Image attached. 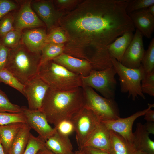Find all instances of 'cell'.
Returning a JSON list of instances; mask_svg holds the SVG:
<instances>
[{"instance_id": "1", "label": "cell", "mask_w": 154, "mask_h": 154, "mask_svg": "<svg viewBox=\"0 0 154 154\" xmlns=\"http://www.w3.org/2000/svg\"><path fill=\"white\" fill-rule=\"evenodd\" d=\"M60 19L67 41L64 53L101 68L110 65L108 47L126 32L135 31L126 11L129 0H85Z\"/></svg>"}, {"instance_id": "2", "label": "cell", "mask_w": 154, "mask_h": 154, "mask_svg": "<svg viewBox=\"0 0 154 154\" xmlns=\"http://www.w3.org/2000/svg\"><path fill=\"white\" fill-rule=\"evenodd\" d=\"M83 88L60 91L49 88L40 110L49 123L56 127L61 121L71 119L84 106Z\"/></svg>"}, {"instance_id": "3", "label": "cell", "mask_w": 154, "mask_h": 154, "mask_svg": "<svg viewBox=\"0 0 154 154\" xmlns=\"http://www.w3.org/2000/svg\"><path fill=\"white\" fill-rule=\"evenodd\" d=\"M41 53L32 52L20 43L10 49L5 68L24 85L38 74Z\"/></svg>"}, {"instance_id": "4", "label": "cell", "mask_w": 154, "mask_h": 154, "mask_svg": "<svg viewBox=\"0 0 154 154\" xmlns=\"http://www.w3.org/2000/svg\"><path fill=\"white\" fill-rule=\"evenodd\" d=\"M38 75L52 90L70 91L82 86V76L70 71L52 60L40 66Z\"/></svg>"}, {"instance_id": "5", "label": "cell", "mask_w": 154, "mask_h": 154, "mask_svg": "<svg viewBox=\"0 0 154 154\" xmlns=\"http://www.w3.org/2000/svg\"><path fill=\"white\" fill-rule=\"evenodd\" d=\"M110 59L119 76L121 92L128 93V97H131L134 101L139 96L145 99L141 88V82L145 75L142 65L138 68H130L124 66L112 57H110Z\"/></svg>"}, {"instance_id": "6", "label": "cell", "mask_w": 154, "mask_h": 154, "mask_svg": "<svg viewBox=\"0 0 154 154\" xmlns=\"http://www.w3.org/2000/svg\"><path fill=\"white\" fill-rule=\"evenodd\" d=\"M82 88L84 96V106L92 111L100 121L114 120L120 117L118 106L114 99L103 97L90 87Z\"/></svg>"}, {"instance_id": "7", "label": "cell", "mask_w": 154, "mask_h": 154, "mask_svg": "<svg viewBox=\"0 0 154 154\" xmlns=\"http://www.w3.org/2000/svg\"><path fill=\"white\" fill-rule=\"evenodd\" d=\"M117 74L113 67L102 70H92L87 76H82V87L88 86L100 92L104 97L114 99Z\"/></svg>"}, {"instance_id": "8", "label": "cell", "mask_w": 154, "mask_h": 154, "mask_svg": "<svg viewBox=\"0 0 154 154\" xmlns=\"http://www.w3.org/2000/svg\"><path fill=\"white\" fill-rule=\"evenodd\" d=\"M74 125L76 139L79 150L100 122L91 110L85 106L71 119Z\"/></svg>"}, {"instance_id": "9", "label": "cell", "mask_w": 154, "mask_h": 154, "mask_svg": "<svg viewBox=\"0 0 154 154\" xmlns=\"http://www.w3.org/2000/svg\"><path fill=\"white\" fill-rule=\"evenodd\" d=\"M147 108L136 112L130 116L125 118H119L114 120H101L107 128L121 136L130 144L133 145V133L132 127L135 120L138 117L144 115L154 104H148Z\"/></svg>"}, {"instance_id": "10", "label": "cell", "mask_w": 154, "mask_h": 154, "mask_svg": "<svg viewBox=\"0 0 154 154\" xmlns=\"http://www.w3.org/2000/svg\"><path fill=\"white\" fill-rule=\"evenodd\" d=\"M24 85L23 95L27 100L28 108L40 110L49 86L38 74Z\"/></svg>"}, {"instance_id": "11", "label": "cell", "mask_w": 154, "mask_h": 154, "mask_svg": "<svg viewBox=\"0 0 154 154\" xmlns=\"http://www.w3.org/2000/svg\"><path fill=\"white\" fill-rule=\"evenodd\" d=\"M21 107L26 123L45 141L56 132V128L50 125L45 115L40 110H31L26 107Z\"/></svg>"}, {"instance_id": "12", "label": "cell", "mask_w": 154, "mask_h": 154, "mask_svg": "<svg viewBox=\"0 0 154 154\" xmlns=\"http://www.w3.org/2000/svg\"><path fill=\"white\" fill-rule=\"evenodd\" d=\"M31 4L48 31H50L59 26V20L65 12L59 10L54 5L52 1H40Z\"/></svg>"}, {"instance_id": "13", "label": "cell", "mask_w": 154, "mask_h": 154, "mask_svg": "<svg viewBox=\"0 0 154 154\" xmlns=\"http://www.w3.org/2000/svg\"><path fill=\"white\" fill-rule=\"evenodd\" d=\"M143 35L136 29L133 39L125 51L121 62L124 66L130 68H139L145 50L143 41Z\"/></svg>"}, {"instance_id": "14", "label": "cell", "mask_w": 154, "mask_h": 154, "mask_svg": "<svg viewBox=\"0 0 154 154\" xmlns=\"http://www.w3.org/2000/svg\"><path fill=\"white\" fill-rule=\"evenodd\" d=\"M30 1L25 2L15 17L14 29L21 31L27 28L46 26L31 7Z\"/></svg>"}, {"instance_id": "15", "label": "cell", "mask_w": 154, "mask_h": 154, "mask_svg": "<svg viewBox=\"0 0 154 154\" xmlns=\"http://www.w3.org/2000/svg\"><path fill=\"white\" fill-rule=\"evenodd\" d=\"M52 60L70 71L82 76H87L93 70L91 64L88 61L64 53L59 55Z\"/></svg>"}, {"instance_id": "16", "label": "cell", "mask_w": 154, "mask_h": 154, "mask_svg": "<svg viewBox=\"0 0 154 154\" xmlns=\"http://www.w3.org/2000/svg\"><path fill=\"white\" fill-rule=\"evenodd\" d=\"M110 141V130L100 121L84 144L82 149L84 147H91L109 153Z\"/></svg>"}, {"instance_id": "17", "label": "cell", "mask_w": 154, "mask_h": 154, "mask_svg": "<svg viewBox=\"0 0 154 154\" xmlns=\"http://www.w3.org/2000/svg\"><path fill=\"white\" fill-rule=\"evenodd\" d=\"M135 28L143 36L150 38L154 29V16L145 9L135 11L128 14Z\"/></svg>"}, {"instance_id": "18", "label": "cell", "mask_w": 154, "mask_h": 154, "mask_svg": "<svg viewBox=\"0 0 154 154\" xmlns=\"http://www.w3.org/2000/svg\"><path fill=\"white\" fill-rule=\"evenodd\" d=\"M47 35L46 30L42 28L28 30L22 33V44L30 51L41 53L46 44Z\"/></svg>"}, {"instance_id": "19", "label": "cell", "mask_w": 154, "mask_h": 154, "mask_svg": "<svg viewBox=\"0 0 154 154\" xmlns=\"http://www.w3.org/2000/svg\"><path fill=\"white\" fill-rule=\"evenodd\" d=\"M45 147L56 154H73V147L69 136L56 132L45 141Z\"/></svg>"}, {"instance_id": "20", "label": "cell", "mask_w": 154, "mask_h": 154, "mask_svg": "<svg viewBox=\"0 0 154 154\" xmlns=\"http://www.w3.org/2000/svg\"><path fill=\"white\" fill-rule=\"evenodd\" d=\"M135 131L133 133V145L136 150H140L149 154H154V142L149 137L144 125L137 123Z\"/></svg>"}, {"instance_id": "21", "label": "cell", "mask_w": 154, "mask_h": 154, "mask_svg": "<svg viewBox=\"0 0 154 154\" xmlns=\"http://www.w3.org/2000/svg\"><path fill=\"white\" fill-rule=\"evenodd\" d=\"M133 31L127 32L116 38L108 47L110 57L121 62L126 49L133 37Z\"/></svg>"}, {"instance_id": "22", "label": "cell", "mask_w": 154, "mask_h": 154, "mask_svg": "<svg viewBox=\"0 0 154 154\" xmlns=\"http://www.w3.org/2000/svg\"><path fill=\"white\" fill-rule=\"evenodd\" d=\"M23 123H14L0 125L1 143L6 154H8L11 145Z\"/></svg>"}, {"instance_id": "23", "label": "cell", "mask_w": 154, "mask_h": 154, "mask_svg": "<svg viewBox=\"0 0 154 154\" xmlns=\"http://www.w3.org/2000/svg\"><path fill=\"white\" fill-rule=\"evenodd\" d=\"M110 145L109 154H134L136 150L119 134L110 130Z\"/></svg>"}, {"instance_id": "24", "label": "cell", "mask_w": 154, "mask_h": 154, "mask_svg": "<svg viewBox=\"0 0 154 154\" xmlns=\"http://www.w3.org/2000/svg\"><path fill=\"white\" fill-rule=\"evenodd\" d=\"M31 129L23 123L13 140L8 154H23L27 144Z\"/></svg>"}, {"instance_id": "25", "label": "cell", "mask_w": 154, "mask_h": 154, "mask_svg": "<svg viewBox=\"0 0 154 154\" xmlns=\"http://www.w3.org/2000/svg\"><path fill=\"white\" fill-rule=\"evenodd\" d=\"M64 49V44H46L41 51L39 67L63 53Z\"/></svg>"}, {"instance_id": "26", "label": "cell", "mask_w": 154, "mask_h": 154, "mask_svg": "<svg viewBox=\"0 0 154 154\" xmlns=\"http://www.w3.org/2000/svg\"><path fill=\"white\" fill-rule=\"evenodd\" d=\"M1 82L13 88L24 95V85L5 68L0 71V82Z\"/></svg>"}, {"instance_id": "27", "label": "cell", "mask_w": 154, "mask_h": 154, "mask_svg": "<svg viewBox=\"0 0 154 154\" xmlns=\"http://www.w3.org/2000/svg\"><path fill=\"white\" fill-rule=\"evenodd\" d=\"M22 36L21 31L14 29L0 39V44L10 49L13 48L21 43Z\"/></svg>"}, {"instance_id": "28", "label": "cell", "mask_w": 154, "mask_h": 154, "mask_svg": "<svg viewBox=\"0 0 154 154\" xmlns=\"http://www.w3.org/2000/svg\"><path fill=\"white\" fill-rule=\"evenodd\" d=\"M141 65L145 75L154 71V38H153L147 50L145 51Z\"/></svg>"}, {"instance_id": "29", "label": "cell", "mask_w": 154, "mask_h": 154, "mask_svg": "<svg viewBox=\"0 0 154 154\" xmlns=\"http://www.w3.org/2000/svg\"><path fill=\"white\" fill-rule=\"evenodd\" d=\"M67 41V38L65 33L59 26L50 30L47 34L46 39V44H64Z\"/></svg>"}, {"instance_id": "30", "label": "cell", "mask_w": 154, "mask_h": 154, "mask_svg": "<svg viewBox=\"0 0 154 154\" xmlns=\"http://www.w3.org/2000/svg\"><path fill=\"white\" fill-rule=\"evenodd\" d=\"M45 146V141L38 136L35 137L30 134L29 141L23 154H37Z\"/></svg>"}, {"instance_id": "31", "label": "cell", "mask_w": 154, "mask_h": 154, "mask_svg": "<svg viewBox=\"0 0 154 154\" xmlns=\"http://www.w3.org/2000/svg\"><path fill=\"white\" fill-rule=\"evenodd\" d=\"M0 112L12 113L22 112V107L11 102L6 95L0 89Z\"/></svg>"}, {"instance_id": "32", "label": "cell", "mask_w": 154, "mask_h": 154, "mask_svg": "<svg viewBox=\"0 0 154 154\" xmlns=\"http://www.w3.org/2000/svg\"><path fill=\"white\" fill-rule=\"evenodd\" d=\"M14 123H26L25 116L22 112L12 113L0 112V125Z\"/></svg>"}, {"instance_id": "33", "label": "cell", "mask_w": 154, "mask_h": 154, "mask_svg": "<svg viewBox=\"0 0 154 154\" xmlns=\"http://www.w3.org/2000/svg\"><path fill=\"white\" fill-rule=\"evenodd\" d=\"M154 5V0H129L126 8L128 14L132 12L145 9Z\"/></svg>"}, {"instance_id": "34", "label": "cell", "mask_w": 154, "mask_h": 154, "mask_svg": "<svg viewBox=\"0 0 154 154\" xmlns=\"http://www.w3.org/2000/svg\"><path fill=\"white\" fill-rule=\"evenodd\" d=\"M15 17L10 13L6 15L0 21V39L10 31L14 29Z\"/></svg>"}, {"instance_id": "35", "label": "cell", "mask_w": 154, "mask_h": 154, "mask_svg": "<svg viewBox=\"0 0 154 154\" xmlns=\"http://www.w3.org/2000/svg\"><path fill=\"white\" fill-rule=\"evenodd\" d=\"M141 88L143 94L154 96V71L145 75L141 82Z\"/></svg>"}, {"instance_id": "36", "label": "cell", "mask_w": 154, "mask_h": 154, "mask_svg": "<svg viewBox=\"0 0 154 154\" xmlns=\"http://www.w3.org/2000/svg\"><path fill=\"white\" fill-rule=\"evenodd\" d=\"M54 127L58 133L66 136H69L75 132L74 125L71 119L63 120Z\"/></svg>"}, {"instance_id": "37", "label": "cell", "mask_w": 154, "mask_h": 154, "mask_svg": "<svg viewBox=\"0 0 154 154\" xmlns=\"http://www.w3.org/2000/svg\"><path fill=\"white\" fill-rule=\"evenodd\" d=\"M17 5L9 0H0V21L6 15L16 9Z\"/></svg>"}, {"instance_id": "38", "label": "cell", "mask_w": 154, "mask_h": 154, "mask_svg": "<svg viewBox=\"0 0 154 154\" xmlns=\"http://www.w3.org/2000/svg\"><path fill=\"white\" fill-rule=\"evenodd\" d=\"M77 0H57L55 1L57 7L58 9L60 11H63L62 10L70 9L74 7V8L81 1Z\"/></svg>"}, {"instance_id": "39", "label": "cell", "mask_w": 154, "mask_h": 154, "mask_svg": "<svg viewBox=\"0 0 154 154\" xmlns=\"http://www.w3.org/2000/svg\"><path fill=\"white\" fill-rule=\"evenodd\" d=\"M10 49L0 44V71L5 68Z\"/></svg>"}, {"instance_id": "40", "label": "cell", "mask_w": 154, "mask_h": 154, "mask_svg": "<svg viewBox=\"0 0 154 154\" xmlns=\"http://www.w3.org/2000/svg\"><path fill=\"white\" fill-rule=\"evenodd\" d=\"M80 150H82L85 154H109L107 152L91 147H84Z\"/></svg>"}, {"instance_id": "41", "label": "cell", "mask_w": 154, "mask_h": 154, "mask_svg": "<svg viewBox=\"0 0 154 154\" xmlns=\"http://www.w3.org/2000/svg\"><path fill=\"white\" fill-rule=\"evenodd\" d=\"M144 119L147 122H154V110L149 109L145 114Z\"/></svg>"}, {"instance_id": "42", "label": "cell", "mask_w": 154, "mask_h": 154, "mask_svg": "<svg viewBox=\"0 0 154 154\" xmlns=\"http://www.w3.org/2000/svg\"><path fill=\"white\" fill-rule=\"evenodd\" d=\"M144 125L146 131L149 134H154V122H147Z\"/></svg>"}, {"instance_id": "43", "label": "cell", "mask_w": 154, "mask_h": 154, "mask_svg": "<svg viewBox=\"0 0 154 154\" xmlns=\"http://www.w3.org/2000/svg\"><path fill=\"white\" fill-rule=\"evenodd\" d=\"M37 154H56L47 148L45 146L40 150Z\"/></svg>"}, {"instance_id": "44", "label": "cell", "mask_w": 154, "mask_h": 154, "mask_svg": "<svg viewBox=\"0 0 154 154\" xmlns=\"http://www.w3.org/2000/svg\"><path fill=\"white\" fill-rule=\"evenodd\" d=\"M145 9L148 12L154 16V5L149 6Z\"/></svg>"}, {"instance_id": "45", "label": "cell", "mask_w": 154, "mask_h": 154, "mask_svg": "<svg viewBox=\"0 0 154 154\" xmlns=\"http://www.w3.org/2000/svg\"><path fill=\"white\" fill-rule=\"evenodd\" d=\"M134 154H149L148 153L140 150H136Z\"/></svg>"}, {"instance_id": "46", "label": "cell", "mask_w": 154, "mask_h": 154, "mask_svg": "<svg viewBox=\"0 0 154 154\" xmlns=\"http://www.w3.org/2000/svg\"><path fill=\"white\" fill-rule=\"evenodd\" d=\"M0 154H6L4 152L1 143H0Z\"/></svg>"}, {"instance_id": "47", "label": "cell", "mask_w": 154, "mask_h": 154, "mask_svg": "<svg viewBox=\"0 0 154 154\" xmlns=\"http://www.w3.org/2000/svg\"><path fill=\"white\" fill-rule=\"evenodd\" d=\"M73 154H84V152L82 150H79L76 151Z\"/></svg>"}, {"instance_id": "48", "label": "cell", "mask_w": 154, "mask_h": 154, "mask_svg": "<svg viewBox=\"0 0 154 154\" xmlns=\"http://www.w3.org/2000/svg\"><path fill=\"white\" fill-rule=\"evenodd\" d=\"M0 143H1V142H0Z\"/></svg>"}, {"instance_id": "49", "label": "cell", "mask_w": 154, "mask_h": 154, "mask_svg": "<svg viewBox=\"0 0 154 154\" xmlns=\"http://www.w3.org/2000/svg\"><path fill=\"white\" fill-rule=\"evenodd\" d=\"M84 154H85V153H84Z\"/></svg>"}]
</instances>
